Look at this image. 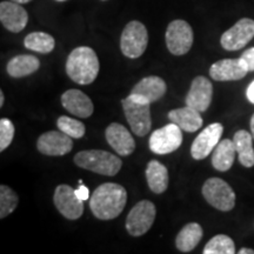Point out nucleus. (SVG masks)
<instances>
[{
	"mask_svg": "<svg viewBox=\"0 0 254 254\" xmlns=\"http://www.w3.org/2000/svg\"><path fill=\"white\" fill-rule=\"evenodd\" d=\"M126 202L125 187L116 183H105L92 193L90 208L95 218L100 220H112L122 214Z\"/></svg>",
	"mask_w": 254,
	"mask_h": 254,
	"instance_id": "nucleus-1",
	"label": "nucleus"
},
{
	"mask_svg": "<svg viewBox=\"0 0 254 254\" xmlns=\"http://www.w3.org/2000/svg\"><path fill=\"white\" fill-rule=\"evenodd\" d=\"M99 59L94 50L87 46L77 47L69 53L66 62L67 75L77 84H92L99 73Z\"/></svg>",
	"mask_w": 254,
	"mask_h": 254,
	"instance_id": "nucleus-2",
	"label": "nucleus"
},
{
	"mask_svg": "<svg viewBox=\"0 0 254 254\" xmlns=\"http://www.w3.org/2000/svg\"><path fill=\"white\" fill-rule=\"evenodd\" d=\"M74 163L77 166L101 174V176L113 177L122 168L123 161L110 152L101 150L81 151L74 155Z\"/></svg>",
	"mask_w": 254,
	"mask_h": 254,
	"instance_id": "nucleus-3",
	"label": "nucleus"
},
{
	"mask_svg": "<svg viewBox=\"0 0 254 254\" xmlns=\"http://www.w3.org/2000/svg\"><path fill=\"white\" fill-rule=\"evenodd\" d=\"M122 105L132 132L138 136H145L150 132L152 126L151 104L142 103L128 95L122 100Z\"/></svg>",
	"mask_w": 254,
	"mask_h": 254,
	"instance_id": "nucleus-4",
	"label": "nucleus"
},
{
	"mask_svg": "<svg viewBox=\"0 0 254 254\" xmlns=\"http://www.w3.org/2000/svg\"><path fill=\"white\" fill-rule=\"evenodd\" d=\"M148 44V33L145 25L132 20L124 28L120 38V49L127 58L136 59L144 55Z\"/></svg>",
	"mask_w": 254,
	"mask_h": 254,
	"instance_id": "nucleus-5",
	"label": "nucleus"
},
{
	"mask_svg": "<svg viewBox=\"0 0 254 254\" xmlns=\"http://www.w3.org/2000/svg\"><path fill=\"white\" fill-rule=\"evenodd\" d=\"M202 195L209 205L221 212H228L236 206V193L220 178H209L202 186Z\"/></svg>",
	"mask_w": 254,
	"mask_h": 254,
	"instance_id": "nucleus-6",
	"label": "nucleus"
},
{
	"mask_svg": "<svg viewBox=\"0 0 254 254\" xmlns=\"http://www.w3.org/2000/svg\"><path fill=\"white\" fill-rule=\"evenodd\" d=\"M157 209L150 200H141L133 206L126 219V230L133 237L147 233L155 220Z\"/></svg>",
	"mask_w": 254,
	"mask_h": 254,
	"instance_id": "nucleus-7",
	"label": "nucleus"
},
{
	"mask_svg": "<svg viewBox=\"0 0 254 254\" xmlns=\"http://www.w3.org/2000/svg\"><path fill=\"white\" fill-rule=\"evenodd\" d=\"M194 34L190 25L185 20L171 21L166 30L167 49L174 56H184L190 50Z\"/></svg>",
	"mask_w": 254,
	"mask_h": 254,
	"instance_id": "nucleus-8",
	"label": "nucleus"
},
{
	"mask_svg": "<svg viewBox=\"0 0 254 254\" xmlns=\"http://www.w3.org/2000/svg\"><path fill=\"white\" fill-rule=\"evenodd\" d=\"M183 129L177 124L155 129L150 136V148L155 154H168L177 151L183 144Z\"/></svg>",
	"mask_w": 254,
	"mask_h": 254,
	"instance_id": "nucleus-9",
	"label": "nucleus"
},
{
	"mask_svg": "<svg viewBox=\"0 0 254 254\" xmlns=\"http://www.w3.org/2000/svg\"><path fill=\"white\" fill-rule=\"evenodd\" d=\"M254 38V20L243 18L238 20L231 28L222 33L220 44L226 51H238L244 49Z\"/></svg>",
	"mask_w": 254,
	"mask_h": 254,
	"instance_id": "nucleus-10",
	"label": "nucleus"
},
{
	"mask_svg": "<svg viewBox=\"0 0 254 254\" xmlns=\"http://www.w3.org/2000/svg\"><path fill=\"white\" fill-rule=\"evenodd\" d=\"M55 205L66 219L77 220L84 213V201L75 194V190L68 185H59L56 189Z\"/></svg>",
	"mask_w": 254,
	"mask_h": 254,
	"instance_id": "nucleus-11",
	"label": "nucleus"
},
{
	"mask_svg": "<svg viewBox=\"0 0 254 254\" xmlns=\"http://www.w3.org/2000/svg\"><path fill=\"white\" fill-rule=\"evenodd\" d=\"M222 132H224V127L219 123L211 124L205 127L190 146V155L193 159L202 160V159L207 158L220 142Z\"/></svg>",
	"mask_w": 254,
	"mask_h": 254,
	"instance_id": "nucleus-12",
	"label": "nucleus"
},
{
	"mask_svg": "<svg viewBox=\"0 0 254 254\" xmlns=\"http://www.w3.org/2000/svg\"><path fill=\"white\" fill-rule=\"evenodd\" d=\"M37 147L40 153L50 157H62L72 151V138L65 133L59 131H50L39 136Z\"/></svg>",
	"mask_w": 254,
	"mask_h": 254,
	"instance_id": "nucleus-13",
	"label": "nucleus"
},
{
	"mask_svg": "<svg viewBox=\"0 0 254 254\" xmlns=\"http://www.w3.org/2000/svg\"><path fill=\"white\" fill-rule=\"evenodd\" d=\"M213 97V86L211 80L205 77L193 79L189 93L186 95V105L200 113L207 111Z\"/></svg>",
	"mask_w": 254,
	"mask_h": 254,
	"instance_id": "nucleus-14",
	"label": "nucleus"
},
{
	"mask_svg": "<svg viewBox=\"0 0 254 254\" xmlns=\"http://www.w3.org/2000/svg\"><path fill=\"white\" fill-rule=\"evenodd\" d=\"M166 90L167 86L164 79L151 75L141 79L138 84L134 85L129 95L142 103L152 104L161 99L166 93Z\"/></svg>",
	"mask_w": 254,
	"mask_h": 254,
	"instance_id": "nucleus-15",
	"label": "nucleus"
},
{
	"mask_svg": "<svg viewBox=\"0 0 254 254\" xmlns=\"http://www.w3.org/2000/svg\"><path fill=\"white\" fill-rule=\"evenodd\" d=\"M0 21L6 30L12 33H19L26 27L28 14L21 4L14 1L0 2Z\"/></svg>",
	"mask_w": 254,
	"mask_h": 254,
	"instance_id": "nucleus-16",
	"label": "nucleus"
},
{
	"mask_svg": "<svg viewBox=\"0 0 254 254\" xmlns=\"http://www.w3.org/2000/svg\"><path fill=\"white\" fill-rule=\"evenodd\" d=\"M249 73L243 59H222L214 63L209 68V75L217 81L240 80Z\"/></svg>",
	"mask_w": 254,
	"mask_h": 254,
	"instance_id": "nucleus-17",
	"label": "nucleus"
},
{
	"mask_svg": "<svg viewBox=\"0 0 254 254\" xmlns=\"http://www.w3.org/2000/svg\"><path fill=\"white\" fill-rule=\"evenodd\" d=\"M106 140L119 155L127 157L135 150V142L128 129L122 124L113 123L105 132Z\"/></svg>",
	"mask_w": 254,
	"mask_h": 254,
	"instance_id": "nucleus-18",
	"label": "nucleus"
},
{
	"mask_svg": "<svg viewBox=\"0 0 254 254\" xmlns=\"http://www.w3.org/2000/svg\"><path fill=\"white\" fill-rule=\"evenodd\" d=\"M62 104L67 112L79 118H90L94 106L90 98L80 90L71 88L62 95Z\"/></svg>",
	"mask_w": 254,
	"mask_h": 254,
	"instance_id": "nucleus-19",
	"label": "nucleus"
},
{
	"mask_svg": "<svg viewBox=\"0 0 254 254\" xmlns=\"http://www.w3.org/2000/svg\"><path fill=\"white\" fill-rule=\"evenodd\" d=\"M168 119L177 124L184 131L190 133L198 131L200 127H202V123H204L199 111L192 109L187 105L183 109H177L168 112Z\"/></svg>",
	"mask_w": 254,
	"mask_h": 254,
	"instance_id": "nucleus-20",
	"label": "nucleus"
},
{
	"mask_svg": "<svg viewBox=\"0 0 254 254\" xmlns=\"http://www.w3.org/2000/svg\"><path fill=\"white\" fill-rule=\"evenodd\" d=\"M146 179L151 190L155 194H161L168 187V171L165 165L158 160H151L145 171Z\"/></svg>",
	"mask_w": 254,
	"mask_h": 254,
	"instance_id": "nucleus-21",
	"label": "nucleus"
},
{
	"mask_svg": "<svg viewBox=\"0 0 254 254\" xmlns=\"http://www.w3.org/2000/svg\"><path fill=\"white\" fill-rule=\"evenodd\" d=\"M236 146L231 139H224L217 145L212 155V165L217 171L226 172L230 170L236 159Z\"/></svg>",
	"mask_w": 254,
	"mask_h": 254,
	"instance_id": "nucleus-22",
	"label": "nucleus"
},
{
	"mask_svg": "<svg viewBox=\"0 0 254 254\" xmlns=\"http://www.w3.org/2000/svg\"><path fill=\"white\" fill-rule=\"evenodd\" d=\"M253 135L245 129L236 132L233 136V142L239 158V163L245 167L254 166V148H253Z\"/></svg>",
	"mask_w": 254,
	"mask_h": 254,
	"instance_id": "nucleus-23",
	"label": "nucleus"
},
{
	"mask_svg": "<svg viewBox=\"0 0 254 254\" xmlns=\"http://www.w3.org/2000/svg\"><path fill=\"white\" fill-rule=\"evenodd\" d=\"M39 67L40 62L37 57L20 55L9 60L7 64V73L13 78H23L38 71Z\"/></svg>",
	"mask_w": 254,
	"mask_h": 254,
	"instance_id": "nucleus-24",
	"label": "nucleus"
},
{
	"mask_svg": "<svg viewBox=\"0 0 254 254\" xmlns=\"http://www.w3.org/2000/svg\"><path fill=\"white\" fill-rule=\"evenodd\" d=\"M202 234H204V232H202V227L199 224L190 222L177 236V249L184 253L190 252V251H193L198 246V244L202 238Z\"/></svg>",
	"mask_w": 254,
	"mask_h": 254,
	"instance_id": "nucleus-25",
	"label": "nucleus"
},
{
	"mask_svg": "<svg viewBox=\"0 0 254 254\" xmlns=\"http://www.w3.org/2000/svg\"><path fill=\"white\" fill-rule=\"evenodd\" d=\"M24 45L27 50L46 55V53L52 52L55 49L56 40L45 32H32L24 39Z\"/></svg>",
	"mask_w": 254,
	"mask_h": 254,
	"instance_id": "nucleus-26",
	"label": "nucleus"
},
{
	"mask_svg": "<svg viewBox=\"0 0 254 254\" xmlns=\"http://www.w3.org/2000/svg\"><path fill=\"white\" fill-rule=\"evenodd\" d=\"M204 254H234L236 253V245L230 237L225 234H218L212 238L206 244Z\"/></svg>",
	"mask_w": 254,
	"mask_h": 254,
	"instance_id": "nucleus-27",
	"label": "nucleus"
},
{
	"mask_svg": "<svg viewBox=\"0 0 254 254\" xmlns=\"http://www.w3.org/2000/svg\"><path fill=\"white\" fill-rule=\"evenodd\" d=\"M19 202L18 195L8 186H0V218L5 219L17 208Z\"/></svg>",
	"mask_w": 254,
	"mask_h": 254,
	"instance_id": "nucleus-28",
	"label": "nucleus"
},
{
	"mask_svg": "<svg viewBox=\"0 0 254 254\" xmlns=\"http://www.w3.org/2000/svg\"><path fill=\"white\" fill-rule=\"evenodd\" d=\"M57 125H58L60 131L74 139L82 138L85 135V132H86V127H85L84 124L66 116L59 117Z\"/></svg>",
	"mask_w": 254,
	"mask_h": 254,
	"instance_id": "nucleus-29",
	"label": "nucleus"
},
{
	"mask_svg": "<svg viewBox=\"0 0 254 254\" xmlns=\"http://www.w3.org/2000/svg\"><path fill=\"white\" fill-rule=\"evenodd\" d=\"M14 125L11 120L2 118L0 120V151L4 152L11 145L14 138Z\"/></svg>",
	"mask_w": 254,
	"mask_h": 254,
	"instance_id": "nucleus-30",
	"label": "nucleus"
},
{
	"mask_svg": "<svg viewBox=\"0 0 254 254\" xmlns=\"http://www.w3.org/2000/svg\"><path fill=\"white\" fill-rule=\"evenodd\" d=\"M243 59V62L245 63V65L249 68V72H254V47L246 50L240 57Z\"/></svg>",
	"mask_w": 254,
	"mask_h": 254,
	"instance_id": "nucleus-31",
	"label": "nucleus"
},
{
	"mask_svg": "<svg viewBox=\"0 0 254 254\" xmlns=\"http://www.w3.org/2000/svg\"><path fill=\"white\" fill-rule=\"evenodd\" d=\"M75 194L78 195L79 199H81L82 201H85V200L90 198V190H88L85 185H81L80 184L78 189L75 190Z\"/></svg>",
	"mask_w": 254,
	"mask_h": 254,
	"instance_id": "nucleus-32",
	"label": "nucleus"
},
{
	"mask_svg": "<svg viewBox=\"0 0 254 254\" xmlns=\"http://www.w3.org/2000/svg\"><path fill=\"white\" fill-rule=\"evenodd\" d=\"M246 95H247V99L250 100V103L254 104V80L251 82L250 86L247 87Z\"/></svg>",
	"mask_w": 254,
	"mask_h": 254,
	"instance_id": "nucleus-33",
	"label": "nucleus"
},
{
	"mask_svg": "<svg viewBox=\"0 0 254 254\" xmlns=\"http://www.w3.org/2000/svg\"><path fill=\"white\" fill-rule=\"evenodd\" d=\"M238 253L239 254H254V251L251 249H241Z\"/></svg>",
	"mask_w": 254,
	"mask_h": 254,
	"instance_id": "nucleus-34",
	"label": "nucleus"
},
{
	"mask_svg": "<svg viewBox=\"0 0 254 254\" xmlns=\"http://www.w3.org/2000/svg\"><path fill=\"white\" fill-rule=\"evenodd\" d=\"M4 101H5V97H4V92L0 91V107L4 106Z\"/></svg>",
	"mask_w": 254,
	"mask_h": 254,
	"instance_id": "nucleus-35",
	"label": "nucleus"
},
{
	"mask_svg": "<svg viewBox=\"0 0 254 254\" xmlns=\"http://www.w3.org/2000/svg\"><path fill=\"white\" fill-rule=\"evenodd\" d=\"M251 133H252L254 139V114L252 116V118H251Z\"/></svg>",
	"mask_w": 254,
	"mask_h": 254,
	"instance_id": "nucleus-36",
	"label": "nucleus"
},
{
	"mask_svg": "<svg viewBox=\"0 0 254 254\" xmlns=\"http://www.w3.org/2000/svg\"><path fill=\"white\" fill-rule=\"evenodd\" d=\"M12 1L18 2V4H27V2L32 1V0H12Z\"/></svg>",
	"mask_w": 254,
	"mask_h": 254,
	"instance_id": "nucleus-37",
	"label": "nucleus"
},
{
	"mask_svg": "<svg viewBox=\"0 0 254 254\" xmlns=\"http://www.w3.org/2000/svg\"><path fill=\"white\" fill-rule=\"evenodd\" d=\"M57 1H65V0H57Z\"/></svg>",
	"mask_w": 254,
	"mask_h": 254,
	"instance_id": "nucleus-38",
	"label": "nucleus"
},
{
	"mask_svg": "<svg viewBox=\"0 0 254 254\" xmlns=\"http://www.w3.org/2000/svg\"><path fill=\"white\" fill-rule=\"evenodd\" d=\"M104 1H105V0H104Z\"/></svg>",
	"mask_w": 254,
	"mask_h": 254,
	"instance_id": "nucleus-39",
	"label": "nucleus"
}]
</instances>
